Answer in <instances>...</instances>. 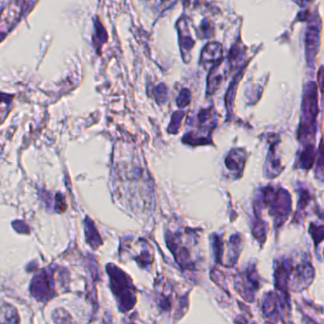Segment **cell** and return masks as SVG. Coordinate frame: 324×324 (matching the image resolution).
Returning <instances> with one entry per match:
<instances>
[{
	"label": "cell",
	"mask_w": 324,
	"mask_h": 324,
	"mask_svg": "<svg viewBox=\"0 0 324 324\" xmlns=\"http://www.w3.org/2000/svg\"><path fill=\"white\" fill-rule=\"evenodd\" d=\"M95 26H96V28H97V30H96L97 36H96V37H97V39L99 40V45H102V44L105 43L106 40H107V37L101 35V33H106V32H105V29L102 27V25H101L100 23H95Z\"/></svg>",
	"instance_id": "5"
},
{
	"label": "cell",
	"mask_w": 324,
	"mask_h": 324,
	"mask_svg": "<svg viewBox=\"0 0 324 324\" xmlns=\"http://www.w3.org/2000/svg\"><path fill=\"white\" fill-rule=\"evenodd\" d=\"M187 93H188V90L184 89V91L181 92L180 96L178 98V100H177V104H178V106H179L180 108H184V107L189 103V97H190V96L188 95V96L185 97V95H187Z\"/></svg>",
	"instance_id": "4"
},
{
	"label": "cell",
	"mask_w": 324,
	"mask_h": 324,
	"mask_svg": "<svg viewBox=\"0 0 324 324\" xmlns=\"http://www.w3.org/2000/svg\"><path fill=\"white\" fill-rule=\"evenodd\" d=\"M184 116V113L182 112H176L174 113L172 117V122L168 128V131L172 132V133H177L179 131V128H180V121L182 120Z\"/></svg>",
	"instance_id": "2"
},
{
	"label": "cell",
	"mask_w": 324,
	"mask_h": 324,
	"mask_svg": "<svg viewBox=\"0 0 324 324\" xmlns=\"http://www.w3.org/2000/svg\"><path fill=\"white\" fill-rule=\"evenodd\" d=\"M26 2H10L9 7L7 9L2 10V15H1V31L2 35L4 34L5 30H11V28L16 24V22L19 20L21 17L23 12V5H25Z\"/></svg>",
	"instance_id": "1"
},
{
	"label": "cell",
	"mask_w": 324,
	"mask_h": 324,
	"mask_svg": "<svg viewBox=\"0 0 324 324\" xmlns=\"http://www.w3.org/2000/svg\"><path fill=\"white\" fill-rule=\"evenodd\" d=\"M155 98L158 103H163L167 97V89L164 85H160L155 88Z\"/></svg>",
	"instance_id": "3"
}]
</instances>
